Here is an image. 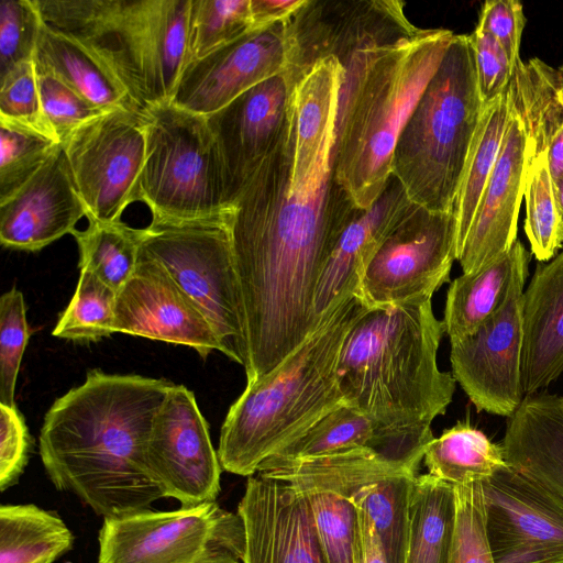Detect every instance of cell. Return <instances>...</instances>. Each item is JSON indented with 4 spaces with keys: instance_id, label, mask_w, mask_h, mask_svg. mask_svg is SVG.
<instances>
[{
    "instance_id": "21",
    "label": "cell",
    "mask_w": 563,
    "mask_h": 563,
    "mask_svg": "<svg viewBox=\"0 0 563 563\" xmlns=\"http://www.w3.org/2000/svg\"><path fill=\"white\" fill-rule=\"evenodd\" d=\"M87 217L60 144L36 174L0 201V242L4 247L36 252Z\"/></svg>"
},
{
    "instance_id": "45",
    "label": "cell",
    "mask_w": 563,
    "mask_h": 563,
    "mask_svg": "<svg viewBox=\"0 0 563 563\" xmlns=\"http://www.w3.org/2000/svg\"><path fill=\"white\" fill-rule=\"evenodd\" d=\"M42 22L35 0H1L0 75L34 57Z\"/></svg>"
},
{
    "instance_id": "33",
    "label": "cell",
    "mask_w": 563,
    "mask_h": 563,
    "mask_svg": "<svg viewBox=\"0 0 563 563\" xmlns=\"http://www.w3.org/2000/svg\"><path fill=\"white\" fill-rule=\"evenodd\" d=\"M453 485L419 474L415 481L404 563H448L454 526Z\"/></svg>"
},
{
    "instance_id": "9",
    "label": "cell",
    "mask_w": 563,
    "mask_h": 563,
    "mask_svg": "<svg viewBox=\"0 0 563 563\" xmlns=\"http://www.w3.org/2000/svg\"><path fill=\"white\" fill-rule=\"evenodd\" d=\"M228 220L151 222L140 252L167 271L208 320L221 352L245 368L246 322Z\"/></svg>"
},
{
    "instance_id": "41",
    "label": "cell",
    "mask_w": 563,
    "mask_h": 563,
    "mask_svg": "<svg viewBox=\"0 0 563 563\" xmlns=\"http://www.w3.org/2000/svg\"><path fill=\"white\" fill-rule=\"evenodd\" d=\"M454 526L448 563H495L482 482L453 485Z\"/></svg>"
},
{
    "instance_id": "23",
    "label": "cell",
    "mask_w": 563,
    "mask_h": 563,
    "mask_svg": "<svg viewBox=\"0 0 563 563\" xmlns=\"http://www.w3.org/2000/svg\"><path fill=\"white\" fill-rule=\"evenodd\" d=\"M411 203L399 180L391 175L371 207L354 211L317 286L313 307L319 325L343 300L355 295L371 260Z\"/></svg>"
},
{
    "instance_id": "7",
    "label": "cell",
    "mask_w": 563,
    "mask_h": 563,
    "mask_svg": "<svg viewBox=\"0 0 563 563\" xmlns=\"http://www.w3.org/2000/svg\"><path fill=\"white\" fill-rule=\"evenodd\" d=\"M484 108L470 35L454 34L395 146L393 175L410 202L454 211Z\"/></svg>"
},
{
    "instance_id": "32",
    "label": "cell",
    "mask_w": 563,
    "mask_h": 563,
    "mask_svg": "<svg viewBox=\"0 0 563 563\" xmlns=\"http://www.w3.org/2000/svg\"><path fill=\"white\" fill-rule=\"evenodd\" d=\"M516 257L509 252L481 271L462 274L448 289L443 325L450 342L474 333L505 300Z\"/></svg>"
},
{
    "instance_id": "34",
    "label": "cell",
    "mask_w": 563,
    "mask_h": 563,
    "mask_svg": "<svg viewBox=\"0 0 563 563\" xmlns=\"http://www.w3.org/2000/svg\"><path fill=\"white\" fill-rule=\"evenodd\" d=\"M419 474L393 472L377 476L349 495L372 519L388 563H404L409 539L410 504Z\"/></svg>"
},
{
    "instance_id": "38",
    "label": "cell",
    "mask_w": 563,
    "mask_h": 563,
    "mask_svg": "<svg viewBox=\"0 0 563 563\" xmlns=\"http://www.w3.org/2000/svg\"><path fill=\"white\" fill-rule=\"evenodd\" d=\"M523 198L525 232L531 253L539 262H549L563 244L560 240V220L547 154L528 161Z\"/></svg>"
},
{
    "instance_id": "30",
    "label": "cell",
    "mask_w": 563,
    "mask_h": 563,
    "mask_svg": "<svg viewBox=\"0 0 563 563\" xmlns=\"http://www.w3.org/2000/svg\"><path fill=\"white\" fill-rule=\"evenodd\" d=\"M75 537L57 512L34 504L1 505L0 563H54Z\"/></svg>"
},
{
    "instance_id": "40",
    "label": "cell",
    "mask_w": 563,
    "mask_h": 563,
    "mask_svg": "<svg viewBox=\"0 0 563 563\" xmlns=\"http://www.w3.org/2000/svg\"><path fill=\"white\" fill-rule=\"evenodd\" d=\"M292 486L303 493L310 504L327 563H353L356 508L351 498L329 488Z\"/></svg>"
},
{
    "instance_id": "14",
    "label": "cell",
    "mask_w": 563,
    "mask_h": 563,
    "mask_svg": "<svg viewBox=\"0 0 563 563\" xmlns=\"http://www.w3.org/2000/svg\"><path fill=\"white\" fill-rule=\"evenodd\" d=\"M145 463L164 498L189 507L216 501L222 466L195 394L174 384L155 413Z\"/></svg>"
},
{
    "instance_id": "17",
    "label": "cell",
    "mask_w": 563,
    "mask_h": 563,
    "mask_svg": "<svg viewBox=\"0 0 563 563\" xmlns=\"http://www.w3.org/2000/svg\"><path fill=\"white\" fill-rule=\"evenodd\" d=\"M295 87L294 76L285 69L207 117L221 155L231 208L282 142L292 119Z\"/></svg>"
},
{
    "instance_id": "35",
    "label": "cell",
    "mask_w": 563,
    "mask_h": 563,
    "mask_svg": "<svg viewBox=\"0 0 563 563\" xmlns=\"http://www.w3.org/2000/svg\"><path fill=\"white\" fill-rule=\"evenodd\" d=\"M73 235L80 253L79 268L90 271L118 292L136 267L142 229L122 221L89 220L87 229H76Z\"/></svg>"
},
{
    "instance_id": "8",
    "label": "cell",
    "mask_w": 563,
    "mask_h": 563,
    "mask_svg": "<svg viewBox=\"0 0 563 563\" xmlns=\"http://www.w3.org/2000/svg\"><path fill=\"white\" fill-rule=\"evenodd\" d=\"M142 118L146 147L136 201L150 208L152 222L225 220L232 208L207 117L170 101L146 108Z\"/></svg>"
},
{
    "instance_id": "18",
    "label": "cell",
    "mask_w": 563,
    "mask_h": 563,
    "mask_svg": "<svg viewBox=\"0 0 563 563\" xmlns=\"http://www.w3.org/2000/svg\"><path fill=\"white\" fill-rule=\"evenodd\" d=\"M288 20L254 29L186 65L172 102L209 117L255 85L287 68Z\"/></svg>"
},
{
    "instance_id": "11",
    "label": "cell",
    "mask_w": 563,
    "mask_h": 563,
    "mask_svg": "<svg viewBox=\"0 0 563 563\" xmlns=\"http://www.w3.org/2000/svg\"><path fill=\"white\" fill-rule=\"evenodd\" d=\"M455 212L411 203L386 236L355 291L368 308L431 299L456 260Z\"/></svg>"
},
{
    "instance_id": "1",
    "label": "cell",
    "mask_w": 563,
    "mask_h": 563,
    "mask_svg": "<svg viewBox=\"0 0 563 563\" xmlns=\"http://www.w3.org/2000/svg\"><path fill=\"white\" fill-rule=\"evenodd\" d=\"M334 142L335 126L311 168L295 176L291 119L232 205L228 223L246 322V384L273 371L320 327L317 286L357 209L335 179Z\"/></svg>"
},
{
    "instance_id": "2",
    "label": "cell",
    "mask_w": 563,
    "mask_h": 563,
    "mask_svg": "<svg viewBox=\"0 0 563 563\" xmlns=\"http://www.w3.org/2000/svg\"><path fill=\"white\" fill-rule=\"evenodd\" d=\"M174 383L141 375L87 373L57 398L38 438L54 487L103 518L151 508L164 498L145 463L156 411Z\"/></svg>"
},
{
    "instance_id": "3",
    "label": "cell",
    "mask_w": 563,
    "mask_h": 563,
    "mask_svg": "<svg viewBox=\"0 0 563 563\" xmlns=\"http://www.w3.org/2000/svg\"><path fill=\"white\" fill-rule=\"evenodd\" d=\"M453 33L420 29L340 60L333 154L338 184L360 209L371 207L393 175L397 140L440 65Z\"/></svg>"
},
{
    "instance_id": "37",
    "label": "cell",
    "mask_w": 563,
    "mask_h": 563,
    "mask_svg": "<svg viewBox=\"0 0 563 563\" xmlns=\"http://www.w3.org/2000/svg\"><path fill=\"white\" fill-rule=\"evenodd\" d=\"M251 30L254 27L250 0H191L188 63L205 57Z\"/></svg>"
},
{
    "instance_id": "20",
    "label": "cell",
    "mask_w": 563,
    "mask_h": 563,
    "mask_svg": "<svg viewBox=\"0 0 563 563\" xmlns=\"http://www.w3.org/2000/svg\"><path fill=\"white\" fill-rule=\"evenodd\" d=\"M189 346L206 358L221 352L206 317L167 271L140 252L136 267L117 294L113 333Z\"/></svg>"
},
{
    "instance_id": "44",
    "label": "cell",
    "mask_w": 563,
    "mask_h": 563,
    "mask_svg": "<svg viewBox=\"0 0 563 563\" xmlns=\"http://www.w3.org/2000/svg\"><path fill=\"white\" fill-rule=\"evenodd\" d=\"M36 71L43 113L60 144L84 123L107 112L84 99L54 74L40 67Z\"/></svg>"
},
{
    "instance_id": "43",
    "label": "cell",
    "mask_w": 563,
    "mask_h": 563,
    "mask_svg": "<svg viewBox=\"0 0 563 563\" xmlns=\"http://www.w3.org/2000/svg\"><path fill=\"white\" fill-rule=\"evenodd\" d=\"M0 119L56 140L43 113L34 58L21 62L0 75Z\"/></svg>"
},
{
    "instance_id": "48",
    "label": "cell",
    "mask_w": 563,
    "mask_h": 563,
    "mask_svg": "<svg viewBox=\"0 0 563 563\" xmlns=\"http://www.w3.org/2000/svg\"><path fill=\"white\" fill-rule=\"evenodd\" d=\"M526 21L520 1L488 0L482 5L476 29L500 44L514 67L521 59L520 43Z\"/></svg>"
},
{
    "instance_id": "50",
    "label": "cell",
    "mask_w": 563,
    "mask_h": 563,
    "mask_svg": "<svg viewBox=\"0 0 563 563\" xmlns=\"http://www.w3.org/2000/svg\"><path fill=\"white\" fill-rule=\"evenodd\" d=\"M306 0H250L254 29L288 20Z\"/></svg>"
},
{
    "instance_id": "39",
    "label": "cell",
    "mask_w": 563,
    "mask_h": 563,
    "mask_svg": "<svg viewBox=\"0 0 563 563\" xmlns=\"http://www.w3.org/2000/svg\"><path fill=\"white\" fill-rule=\"evenodd\" d=\"M59 145L44 133L0 119V201L24 186Z\"/></svg>"
},
{
    "instance_id": "31",
    "label": "cell",
    "mask_w": 563,
    "mask_h": 563,
    "mask_svg": "<svg viewBox=\"0 0 563 563\" xmlns=\"http://www.w3.org/2000/svg\"><path fill=\"white\" fill-rule=\"evenodd\" d=\"M509 118L510 104L506 90L485 104L468 151L454 207L457 224L456 258L498 162Z\"/></svg>"
},
{
    "instance_id": "54",
    "label": "cell",
    "mask_w": 563,
    "mask_h": 563,
    "mask_svg": "<svg viewBox=\"0 0 563 563\" xmlns=\"http://www.w3.org/2000/svg\"><path fill=\"white\" fill-rule=\"evenodd\" d=\"M41 563H49V562H41Z\"/></svg>"
},
{
    "instance_id": "42",
    "label": "cell",
    "mask_w": 563,
    "mask_h": 563,
    "mask_svg": "<svg viewBox=\"0 0 563 563\" xmlns=\"http://www.w3.org/2000/svg\"><path fill=\"white\" fill-rule=\"evenodd\" d=\"M30 330L22 292L15 287L0 298V402L16 406L14 391Z\"/></svg>"
},
{
    "instance_id": "4",
    "label": "cell",
    "mask_w": 563,
    "mask_h": 563,
    "mask_svg": "<svg viewBox=\"0 0 563 563\" xmlns=\"http://www.w3.org/2000/svg\"><path fill=\"white\" fill-rule=\"evenodd\" d=\"M444 325L431 299L366 309L349 330L338 364L344 402L393 429L431 427L456 380L439 368Z\"/></svg>"
},
{
    "instance_id": "49",
    "label": "cell",
    "mask_w": 563,
    "mask_h": 563,
    "mask_svg": "<svg viewBox=\"0 0 563 563\" xmlns=\"http://www.w3.org/2000/svg\"><path fill=\"white\" fill-rule=\"evenodd\" d=\"M353 563H388L372 519L358 508H356Z\"/></svg>"
},
{
    "instance_id": "46",
    "label": "cell",
    "mask_w": 563,
    "mask_h": 563,
    "mask_svg": "<svg viewBox=\"0 0 563 563\" xmlns=\"http://www.w3.org/2000/svg\"><path fill=\"white\" fill-rule=\"evenodd\" d=\"M32 438L16 406L0 402V490L18 484L27 465Z\"/></svg>"
},
{
    "instance_id": "28",
    "label": "cell",
    "mask_w": 563,
    "mask_h": 563,
    "mask_svg": "<svg viewBox=\"0 0 563 563\" xmlns=\"http://www.w3.org/2000/svg\"><path fill=\"white\" fill-rule=\"evenodd\" d=\"M562 84L563 70L538 57L520 59L512 67L507 93L510 111L521 120L526 131L528 161L547 154L563 126Z\"/></svg>"
},
{
    "instance_id": "13",
    "label": "cell",
    "mask_w": 563,
    "mask_h": 563,
    "mask_svg": "<svg viewBox=\"0 0 563 563\" xmlns=\"http://www.w3.org/2000/svg\"><path fill=\"white\" fill-rule=\"evenodd\" d=\"M62 145L88 221H121L126 207L136 202L145 161L142 112L107 111L75 130Z\"/></svg>"
},
{
    "instance_id": "22",
    "label": "cell",
    "mask_w": 563,
    "mask_h": 563,
    "mask_svg": "<svg viewBox=\"0 0 563 563\" xmlns=\"http://www.w3.org/2000/svg\"><path fill=\"white\" fill-rule=\"evenodd\" d=\"M527 170L526 131L521 120L510 111L498 162L456 258L464 274L481 271L509 252L518 240Z\"/></svg>"
},
{
    "instance_id": "53",
    "label": "cell",
    "mask_w": 563,
    "mask_h": 563,
    "mask_svg": "<svg viewBox=\"0 0 563 563\" xmlns=\"http://www.w3.org/2000/svg\"><path fill=\"white\" fill-rule=\"evenodd\" d=\"M560 98H561V100H562V102H563V84H562V87H561V89H560Z\"/></svg>"
},
{
    "instance_id": "19",
    "label": "cell",
    "mask_w": 563,
    "mask_h": 563,
    "mask_svg": "<svg viewBox=\"0 0 563 563\" xmlns=\"http://www.w3.org/2000/svg\"><path fill=\"white\" fill-rule=\"evenodd\" d=\"M238 515L245 536L242 563H327L310 504L287 481L249 476Z\"/></svg>"
},
{
    "instance_id": "36",
    "label": "cell",
    "mask_w": 563,
    "mask_h": 563,
    "mask_svg": "<svg viewBox=\"0 0 563 563\" xmlns=\"http://www.w3.org/2000/svg\"><path fill=\"white\" fill-rule=\"evenodd\" d=\"M117 291L93 273L80 269L73 298L52 332L73 341H98L113 333Z\"/></svg>"
},
{
    "instance_id": "16",
    "label": "cell",
    "mask_w": 563,
    "mask_h": 563,
    "mask_svg": "<svg viewBox=\"0 0 563 563\" xmlns=\"http://www.w3.org/2000/svg\"><path fill=\"white\" fill-rule=\"evenodd\" d=\"M482 484L495 563H563V501L509 465Z\"/></svg>"
},
{
    "instance_id": "24",
    "label": "cell",
    "mask_w": 563,
    "mask_h": 563,
    "mask_svg": "<svg viewBox=\"0 0 563 563\" xmlns=\"http://www.w3.org/2000/svg\"><path fill=\"white\" fill-rule=\"evenodd\" d=\"M563 374V251L540 262L523 291L522 389L539 393Z\"/></svg>"
},
{
    "instance_id": "25",
    "label": "cell",
    "mask_w": 563,
    "mask_h": 563,
    "mask_svg": "<svg viewBox=\"0 0 563 563\" xmlns=\"http://www.w3.org/2000/svg\"><path fill=\"white\" fill-rule=\"evenodd\" d=\"M501 444L509 466L563 501V396H525Z\"/></svg>"
},
{
    "instance_id": "15",
    "label": "cell",
    "mask_w": 563,
    "mask_h": 563,
    "mask_svg": "<svg viewBox=\"0 0 563 563\" xmlns=\"http://www.w3.org/2000/svg\"><path fill=\"white\" fill-rule=\"evenodd\" d=\"M398 0H306L288 19L290 42L287 70L296 84L317 62H339L374 44L393 43L419 32Z\"/></svg>"
},
{
    "instance_id": "26",
    "label": "cell",
    "mask_w": 563,
    "mask_h": 563,
    "mask_svg": "<svg viewBox=\"0 0 563 563\" xmlns=\"http://www.w3.org/2000/svg\"><path fill=\"white\" fill-rule=\"evenodd\" d=\"M36 67L43 68L101 110L134 109L114 76L82 44L42 22L34 52Z\"/></svg>"
},
{
    "instance_id": "27",
    "label": "cell",
    "mask_w": 563,
    "mask_h": 563,
    "mask_svg": "<svg viewBox=\"0 0 563 563\" xmlns=\"http://www.w3.org/2000/svg\"><path fill=\"white\" fill-rule=\"evenodd\" d=\"M343 68L339 60H317L296 84L292 110V173L300 176L313 165L335 126Z\"/></svg>"
},
{
    "instance_id": "12",
    "label": "cell",
    "mask_w": 563,
    "mask_h": 563,
    "mask_svg": "<svg viewBox=\"0 0 563 563\" xmlns=\"http://www.w3.org/2000/svg\"><path fill=\"white\" fill-rule=\"evenodd\" d=\"M508 290L501 306L474 333L452 341V375L477 411L510 418L522 389L523 291L529 254L519 240Z\"/></svg>"
},
{
    "instance_id": "51",
    "label": "cell",
    "mask_w": 563,
    "mask_h": 563,
    "mask_svg": "<svg viewBox=\"0 0 563 563\" xmlns=\"http://www.w3.org/2000/svg\"><path fill=\"white\" fill-rule=\"evenodd\" d=\"M552 180L563 176V126L552 140L547 152Z\"/></svg>"
},
{
    "instance_id": "55",
    "label": "cell",
    "mask_w": 563,
    "mask_h": 563,
    "mask_svg": "<svg viewBox=\"0 0 563 563\" xmlns=\"http://www.w3.org/2000/svg\"><path fill=\"white\" fill-rule=\"evenodd\" d=\"M561 69L563 70V66L561 67Z\"/></svg>"
},
{
    "instance_id": "10",
    "label": "cell",
    "mask_w": 563,
    "mask_h": 563,
    "mask_svg": "<svg viewBox=\"0 0 563 563\" xmlns=\"http://www.w3.org/2000/svg\"><path fill=\"white\" fill-rule=\"evenodd\" d=\"M98 563H242L241 517L217 501L103 518Z\"/></svg>"
},
{
    "instance_id": "6",
    "label": "cell",
    "mask_w": 563,
    "mask_h": 563,
    "mask_svg": "<svg viewBox=\"0 0 563 563\" xmlns=\"http://www.w3.org/2000/svg\"><path fill=\"white\" fill-rule=\"evenodd\" d=\"M49 26L82 44L141 110L170 102L188 63L191 0H35Z\"/></svg>"
},
{
    "instance_id": "5",
    "label": "cell",
    "mask_w": 563,
    "mask_h": 563,
    "mask_svg": "<svg viewBox=\"0 0 563 563\" xmlns=\"http://www.w3.org/2000/svg\"><path fill=\"white\" fill-rule=\"evenodd\" d=\"M367 309L347 297L320 327L230 407L221 428L222 470L252 476L260 465L344 402L338 364L345 336Z\"/></svg>"
},
{
    "instance_id": "52",
    "label": "cell",
    "mask_w": 563,
    "mask_h": 563,
    "mask_svg": "<svg viewBox=\"0 0 563 563\" xmlns=\"http://www.w3.org/2000/svg\"><path fill=\"white\" fill-rule=\"evenodd\" d=\"M553 189L560 220V240L563 244V176L553 180Z\"/></svg>"
},
{
    "instance_id": "47",
    "label": "cell",
    "mask_w": 563,
    "mask_h": 563,
    "mask_svg": "<svg viewBox=\"0 0 563 563\" xmlns=\"http://www.w3.org/2000/svg\"><path fill=\"white\" fill-rule=\"evenodd\" d=\"M470 40L479 93L483 102L487 104L507 90L512 65L505 49L489 34L475 27Z\"/></svg>"
},
{
    "instance_id": "29",
    "label": "cell",
    "mask_w": 563,
    "mask_h": 563,
    "mask_svg": "<svg viewBox=\"0 0 563 563\" xmlns=\"http://www.w3.org/2000/svg\"><path fill=\"white\" fill-rule=\"evenodd\" d=\"M428 474L451 485L483 482L508 466L501 443L493 442L468 419L457 421L427 446Z\"/></svg>"
}]
</instances>
